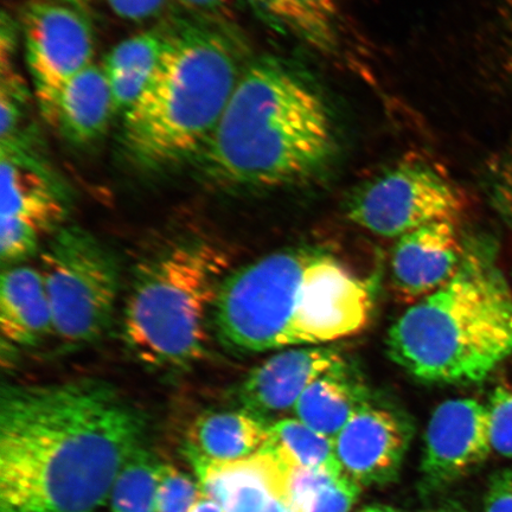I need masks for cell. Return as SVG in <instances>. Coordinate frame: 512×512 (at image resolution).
Segmentation results:
<instances>
[{
    "instance_id": "20",
    "label": "cell",
    "mask_w": 512,
    "mask_h": 512,
    "mask_svg": "<svg viewBox=\"0 0 512 512\" xmlns=\"http://www.w3.org/2000/svg\"><path fill=\"white\" fill-rule=\"evenodd\" d=\"M259 14L322 53L338 48L334 0H248Z\"/></svg>"
},
{
    "instance_id": "7",
    "label": "cell",
    "mask_w": 512,
    "mask_h": 512,
    "mask_svg": "<svg viewBox=\"0 0 512 512\" xmlns=\"http://www.w3.org/2000/svg\"><path fill=\"white\" fill-rule=\"evenodd\" d=\"M40 271L64 349L86 347L110 330L120 290L114 254L79 226H63L41 252Z\"/></svg>"
},
{
    "instance_id": "24",
    "label": "cell",
    "mask_w": 512,
    "mask_h": 512,
    "mask_svg": "<svg viewBox=\"0 0 512 512\" xmlns=\"http://www.w3.org/2000/svg\"><path fill=\"white\" fill-rule=\"evenodd\" d=\"M165 31H146L128 38L107 54L104 70L107 75L128 72H153L164 48Z\"/></svg>"
},
{
    "instance_id": "3",
    "label": "cell",
    "mask_w": 512,
    "mask_h": 512,
    "mask_svg": "<svg viewBox=\"0 0 512 512\" xmlns=\"http://www.w3.org/2000/svg\"><path fill=\"white\" fill-rule=\"evenodd\" d=\"M338 151L322 93L298 70L266 57L247 64L196 163L217 187L265 190L315 181Z\"/></svg>"
},
{
    "instance_id": "32",
    "label": "cell",
    "mask_w": 512,
    "mask_h": 512,
    "mask_svg": "<svg viewBox=\"0 0 512 512\" xmlns=\"http://www.w3.org/2000/svg\"><path fill=\"white\" fill-rule=\"evenodd\" d=\"M361 512H401V511L390 508V507H384V505H375V507H369V508L363 509Z\"/></svg>"
},
{
    "instance_id": "29",
    "label": "cell",
    "mask_w": 512,
    "mask_h": 512,
    "mask_svg": "<svg viewBox=\"0 0 512 512\" xmlns=\"http://www.w3.org/2000/svg\"><path fill=\"white\" fill-rule=\"evenodd\" d=\"M492 190L497 207L512 226V156L496 172Z\"/></svg>"
},
{
    "instance_id": "26",
    "label": "cell",
    "mask_w": 512,
    "mask_h": 512,
    "mask_svg": "<svg viewBox=\"0 0 512 512\" xmlns=\"http://www.w3.org/2000/svg\"><path fill=\"white\" fill-rule=\"evenodd\" d=\"M492 451L512 459V381L498 384L488 405Z\"/></svg>"
},
{
    "instance_id": "14",
    "label": "cell",
    "mask_w": 512,
    "mask_h": 512,
    "mask_svg": "<svg viewBox=\"0 0 512 512\" xmlns=\"http://www.w3.org/2000/svg\"><path fill=\"white\" fill-rule=\"evenodd\" d=\"M344 362L341 350L330 345L280 350L249 371L238 389L239 402L264 419L290 411L313 381Z\"/></svg>"
},
{
    "instance_id": "17",
    "label": "cell",
    "mask_w": 512,
    "mask_h": 512,
    "mask_svg": "<svg viewBox=\"0 0 512 512\" xmlns=\"http://www.w3.org/2000/svg\"><path fill=\"white\" fill-rule=\"evenodd\" d=\"M266 419L247 411L207 412L192 422L185 441L188 458L235 462L261 451L268 439Z\"/></svg>"
},
{
    "instance_id": "25",
    "label": "cell",
    "mask_w": 512,
    "mask_h": 512,
    "mask_svg": "<svg viewBox=\"0 0 512 512\" xmlns=\"http://www.w3.org/2000/svg\"><path fill=\"white\" fill-rule=\"evenodd\" d=\"M202 490L174 466H159L157 512H189Z\"/></svg>"
},
{
    "instance_id": "4",
    "label": "cell",
    "mask_w": 512,
    "mask_h": 512,
    "mask_svg": "<svg viewBox=\"0 0 512 512\" xmlns=\"http://www.w3.org/2000/svg\"><path fill=\"white\" fill-rule=\"evenodd\" d=\"M164 31L162 55L124 121L128 156L152 170L196 162L247 67L221 21L191 19Z\"/></svg>"
},
{
    "instance_id": "28",
    "label": "cell",
    "mask_w": 512,
    "mask_h": 512,
    "mask_svg": "<svg viewBox=\"0 0 512 512\" xmlns=\"http://www.w3.org/2000/svg\"><path fill=\"white\" fill-rule=\"evenodd\" d=\"M483 512H512V467L491 477Z\"/></svg>"
},
{
    "instance_id": "21",
    "label": "cell",
    "mask_w": 512,
    "mask_h": 512,
    "mask_svg": "<svg viewBox=\"0 0 512 512\" xmlns=\"http://www.w3.org/2000/svg\"><path fill=\"white\" fill-rule=\"evenodd\" d=\"M261 451L270 453L288 469L342 471L334 439L312 430L297 418L274 422Z\"/></svg>"
},
{
    "instance_id": "34",
    "label": "cell",
    "mask_w": 512,
    "mask_h": 512,
    "mask_svg": "<svg viewBox=\"0 0 512 512\" xmlns=\"http://www.w3.org/2000/svg\"><path fill=\"white\" fill-rule=\"evenodd\" d=\"M68 2L74 3V4H81V3L88 2V0H68Z\"/></svg>"
},
{
    "instance_id": "31",
    "label": "cell",
    "mask_w": 512,
    "mask_h": 512,
    "mask_svg": "<svg viewBox=\"0 0 512 512\" xmlns=\"http://www.w3.org/2000/svg\"><path fill=\"white\" fill-rule=\"evenodd\" d=\"M189 512H226V510L222 508L221 504L202 492L201 496L196 499V502L191 505Z\"/></svg>"
},
{
    "instance_id": "8",
    "label": "cell",
    "mask_w": 512,
    "mask_h": 512,
    "mask_svg": "<svg viewBox=\"0 0 512 512\" xmlns=\"http://www.w3.org/2000/svg\"><path fill=\"white\" fill-rule=\"evenodd\" d=\"M465 210L462 190L437 166L406 159L358 185L345 202L356 226L382 238H401L439 221H454Z\"/></svg>"
},
{
    "instance_id": "33",
    "label": "cell",
    "mask_w": 512,
    "mask_h": 512,
    "mask_svg": "<svg viewBox=\"0 0 512 512\" xmlns=\"http://www.w3.org/2000/svg\"><path fill=\"white\" fill-rule=\"evenodd\" d=\"M432 512H465L462 508L457 507V505H447V507L440 508L438 510Z\"/></svg>"
},
{
    "instance_id": "11",
    "label": "cell",
    "mask_w": 512,
    "mask_h": 512,
    "mask_svg": "<svg viewBox=\"0 0 512 512\" xmlns=\"http://www.w3.org/2000/svg\"><path fill=\"white\" fill-rule=\"evenodd\" d=\"M491 452L488 407L473 399L448 400L428 422L422 471L430 485L450 484L484 463Z\"/></svg>"
},
{
    "instance_id": "23",
    "label": "cell",
    "mask_w": 512,
    "mask_h": 512,
    "mask_svg": "<svg viewBox=\"0 0 512 512\" xmlns=\"http://www.w3.org/2000/svg\"><path fill=\"white\" fill-rule=\"evenodd\" d=\"M159 466L145 448L134 453L115 480L110 512H157Z\"/></svg>"
},
{
    "instance_id": "1",
    "label": "cell",
    "mask_w": 512,
    "mask_h": 512,
    "mask_svg": "<svg viewBox=\"0 0 512 512\" xmlns=\"http://www.w3.org/2000/svg\"><path fill=\"white\" fill-rule=\"evenodd\" d=\"M146 428L105 381L4 386L0 512H99Z\"/></svg>"
},
{
    "instance_id": "13",
    "label": "cell",
    "mask_w": 512,
    "mask_h": 512,
    "mask_svg": "<svg viewBox=\"0 0 512 512\" xmlns=\"http://www.w3.org/2000/svg\"><path fill=\"white\" fill-rule=\"evenodd\" d=\"M204 495L226 512H293L288 496V467L260 451L235 462L190 458Z\"/></svg>"
},
{
    "instance_id": "19",
    "label": "cell",
    "mask_w": 512,
    "mask_h": 512,
    "mask_svg": "<svg viewBox=\"0 0 512 512\" xmlns=\"http://www.w3.org/2000/svg\"><path fill=\"white\" fill-rule=\"evenodd\" d=\"M370 401L366 384L345 361L313 381L300 396L293 412L312 430L334 439L352 416Z\"/></svg>"
},
{
    "instance_id": "2",
    "label": "cell",
    "mask_w": 512,
    "mask_h": 512,
    "mask_svg": "<svg viewBox=\"0 0 512 512\" xmlns=\"http://www.w3.org/2000/svg\"><path fill=\"white\" fill-rule=\"evenodd\" d=\"M374 291L336 256L286 249L229 271L213 313V331L236 355L319 347L366 329Z\"/></svg>"
},
{
    "instance_id": "9",
    "label": "cell",
    "mask_w": 512,
    "mask_h": 512,
    "mask_svg": "<svg viewBox=\"0 0 512 512\" xmlns=\"http://www.w3.org/2000/svg\"><path fill=\"white\" fill-rule=\"evenodd\" d=\"M0 143V256L3 264L15 266L35 255L44 239L63 227L67 196L32 150L30 138Z\"/></svg>"
},
{
    "instance_id": "15",
    "label": "cell",
    "mask_w": 512,
    "mask_h": 512,
    "mask_svg": "<svg viewBox=\"0 0 512 512\" xmlns=\"http://www.w3.org/2000/svg\"><path fill=\"white\" fill-rule=\"evenodd\" d=\"M466 251L458 222L439 221L401 236L392 255V283L399 297L418 303L450 281Z\"/></svg>"
},
{
    "instance_id": "22",
    "label": "cell",
    "mask_w": 512,
    "mask_h": 512,
    "mask_svg": "<svg viewBox=\"0 0 512 512\" xmlns=\"http://www.w3.org/2000/svg\"><path fill=\"white\" fill-rule=\"evenodd\" d=\"M361 488L342 471L288 469L293 512H349Z\"/></svg>"
},
{
    "instance_id": "6",
    "label": "cell",
    "mask_w": 512,
    "mask_h": 512,
    "mask_svg": "<svg viewBox=\"0 0 512 512\" xmlns=\"http://www.w3.org/2000/svg\"><path fill=\"white\" fill-rule=\"evenodd\" d=\"M229 259L202 240L179 242L140 264L126 299L123 341L134 360L163 373L197 366L209 349Z\"/></svg>"
},
{
    "instance_id": "5",
    "label": "cell",
    "mask_w": 512,
    "mask_h": 512,
    "mask_svg": "<svg viewBox=\"0 0 512 512\" xmlns=\"http://www.w3.org/2000/svg\"><path fill=\"white\" fill-rule=\"evenodd\" d=\"M387 347L393 362L421 382L488 379L512 356V290L495 248L466 241L456 274L396 320Z\"/></svg>"
},
{
    "instance_id": "12",
    "label": "cell",
    "mask_w": 512,
    "mask_h": 512,
    "mask_svg": "<svg viewBox=\"0 0 512 512\" xmlns=\"http://www.w3.org/2000/svg\"><path fill=\"white\" fill-rule=\"evenodd\" d=\"M411 439V427L393 409L367 403L334 438L345 476L360 486L392 482Z\"/></svg>"
},
{
    "instance_id": "10",
    "label": "cell",
    "mask_w": 512,
    "mask_h": 512,
    "mask_svg": "<svg viewBox=\"0 0 512 512\" xmlns=\"http://www.w3.org/2000/svg\"><path fill=\"white\" fill-rule=\"evenodd\" d=\"M78 5L34 0L23 9L25 59L38 107L50 125L63 88L93 63L92 23Z\"/></svg>"
},
{
    "instance_id": "18",
    "label": "cell",
    "mask_w": 512,
    "mask_h": 512,
    "mask_svg": "<svg viewBox=\"0 0 512 512\" xmlns=\"http://www.w3.org/2000/svg\"><path fill=\"white\" fill-rule=\"evenodd\" d=\"M114 114L104 67L92 63L63 88L53 126L68 142L85 146L104 136Z\"/></svg>"
},
{
    "instance_id": "16",
    "label": "cell",
    "mask_w": 512,
    "mask_h": 512,
    "mask_svg": "<svg viewBox=\"0 0 512 512\" xmlns=\"http://www.w3.org/2000/svg\"><path fill=\"white\" fill-rule=\"evenodd\" d=\"M0 331L4 343L35 348L54 337L53 311L40 268H5L0 283Z\"/></svg>"
},
{
    "instance_id": "27",
    "label": "cell",
    "mask_w": 512,
    "mask_h": 512,
    "mask_svg": "<svg viewBox=\"0 0 512 512\" xmlns=\"http://www.w3.org/2000/svg\"><path fill=\"white\" fill-rule=\"evenodd\" d=\"M153 72H128L107 75L113 100L114 113L124 117L137 104Z\"/></svg>"
},
{
    "instance_id": "30",
    "label": "cell",
    "mask_w": 512,
    "mask_h": 512,
    "mask_svg": "<svg viewBox=\"0 0 512 512\" xmlns=\"http://www.w3.org/2000/svg\"><path fill=\"white\" fill-rule=\"evenodd\" d=\"M164 2L165 0H107L115 14L131 21L156 15Z\"/></svg>"
}]
</instances>
